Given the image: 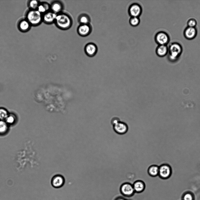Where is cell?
I'll list each match as a JSON object with an SVG mask.
<instances>
[{
    "mask_svg": "<svg viewBox=\"0 0 200 200\" xmlns=\"http://www.w3.org/2000/svg\"><path fill=\"white\" fill-rule=\"evenodd\" d=\"M172 173L170 166L167 164H162L159 166L158 176L162 179L169 178Z\"/></svg>",
    "mask_w": 200,
    "mask_h": 200,
    "instance_id": "7",
    "label": "cell"
},
{
    "mask_svg": "<svg viewBox=\"0 0 200 200\" xmlns=\"http://www.w3.org/2000/svg\"><path fill=\"white\" fill-rule=\"evenodd\" d=\"M115 200H127L126 199L122 197H118L116 198Z\"/></svg>",
    "mask_w": 200,
    "mask_h": 200,
    "instance_id": "28",
    "label": "cell"
},
{
    "mask_svg": "<svg viewBox=\"0 0 200 200\" xmlns=\"http://www.w3.org/2000/svg\"><path fill=\"white\" fill-rule=\"evenodd\" d=\"M37 9L43 14L50 10V4L46 2H40Z\"/></svg>",
    "mask_w": 200,
    "mask_h": 200,
    "instance_id": "17",
    "label": "cell"
},
{
    "mask_svg": "<svg viewBox=\"0 0 200 200\" xmlns=\"http://www.w3.org/2000/svg\"><path fill=\"white\" fill-rule=\"evenodd\" d=\"M197 34V31L195 27L187 26L184 29L183 35L185 38L188 40H192L196 37Z\"/></svg>",
    "mask_w": 200,
    "mask_h": 200,
    "instance_id": "11",
    "label": "cell"
},
{
    "mask_svg": "<svg viewBox=\"0 0 200 200\" xmlns=\"http://www.w3.org/2000/svg\"><path fill=\"white\" fill-rule=\"evenodd\" d=\"M57 14L50 10L43 14V21L47 24L54 23Z\"/></svg>",
    "mask_w": 200,
    "mask_h": 200,
    "instance_id": "13",
    "label": "cell"
},
{
    "mask_svg": "<svg viewBox=\"0 0 200 200\" xmlns=\"http://www.w3.org/2000/svg\"><path fill=\"white\" fill-rule=\"evenodd\" d=\"M120 190L122 194L126 197H131L135 193L133 184L129 182L122 184L120 186Z\"/></svg>",
    "mask_w": 200,
    "mask_h": 200,
    "instance_id": "6",
    "label": "cell"
},
{
    "mask_svg": "<svg viewBox=\"0 0 200 200\" xmlns=\"http://www.w3.org/2000/svg\"><path fill=\"white\" fill-rule=\"evenodd\" d=\"M111 123L114 131L118 134H123L128 130V127L127 124L121 121L118 117H113L111 119Z\"/></svg>",
    "mask_w": 200,
    "mask_h": 200,
    "instance_id": "3",
    "label": "cell"
},
{
    "mask_svg": "<svg viewBox=\"0 0 200 200\" xmlns=\"http://www.w3.org/2000/svg\"><path fill=\"white\" fill-rule=\"evenodd\" d=\"M64 7L63 3L60 1H54L50 4V10L57 14L63 11Z\"/></svg>",
    "mask_w": 200,
    "mask_h": 200,
    "instance_id": "14",
    "label": "cell"
},
{
    "mask_svg": "<svg viewBox=\"0 0 200 200\" xmlns=\"http://www.w3.org/2000/svg\"><path fill=\"white\" fill-rule=\"evenodd\" d=\"M159 166L156 165L150 166L148 169V172L151 177H155L158 175Z\"/></svg>",
    "mask_w": 200,
    "mask_h": 200,
    "instance_id": "19",
    "label": "cell"
},
{
    "mask_svg": "<svg viewBox=\"0 0 200 200\" xmlns=\"http://www.w3.org/2000/svg\"><path fill=\"white\" fill-rule=\"evenodd\" d=\"M65 183V179L62 175H57L54 176L52 178L51 184L52 186L55 188H59L62 187Z\"/></svg>",
    "mask_w": 200,
    "mask_h": 200,
    "instance_id": "10",
    "label": "cell"
},
{
    "mask_svg": "<svg viewBox=\"0 0 200 200\" xmlns=\"http://www.w3.org/2000/svg\"><path fill=\"white\" fill-rule=\"evenodd\" d=\"M54 23L58 28L67 30L72 26L73 20L70 15L63 11L57 14Z\"/></svg>",
    "mask_w": 200,
    "mask_h": 200,
    "instance_id": "1",
    "label": "cell"
},
{
    "mask_svg": "<svg viewBox=\"0 0 200 200\" xmlns=\"http://www.w3.org/2000/svg\"><path fill=\"white\" fill-rule=\"evenodd\" d=\"M84 50L87 55L89 57H93L96 54L98 48L96 45L94 43L89 42L86 45Z\"/></svg>",
    "mask_w": 200,
    "mask_h": 200,
    "instance_id": "12",
    "label": "cell"
},
{
    "mask_svg": "<svg viewBox=\"0 0 200 200\" xmlns=\"http://www.w3.org/2000/svg\"><path fill=\"white\" fill-rule=\"evenodd\" d=\"M187 26L191 27H195L197 23L196 20L194 18H191L187 22Z\"/></svg>",
    "mask_w": 200,
    "mask_h": 200,
    "instance_id": "24",
    "label": "cell"
},
{
    "mask_svg": "<svg viewBox=\"0 0 200 200\" xmlns=\"http://www.w3.org/2000/svg\"><path fill=\"white\" fill-rule=\"evenodd\" d=\"M6 122L3 121H0V133H3L6 132L8 127Z\"/></svg>",
    "mask_w": 200,
    "mask_h": 200,
    "instance_id": "22",
    "label": "cell"
},
{
    "mask_svg": "<svg viewBox=\"0 0 200 200\" xmlns=\"http://www.w3.org/2000/svg\"><path fill=\"white\" fill-rule=\"evenodd\" d=\"M142 9L141 6L136 3L132 4L128 9V13L131 17H138L141 14Z\"/></svg>",
    "mask_w": 200,
    "mask_h": 200,
    "instance_id": "8",
    "label": "cell"
},
{
    "mask_svg": "<svg viewBox=\"0 0 200 200\" xmlns=\"http://www.w3.org/2000/svg\"><path fill=\"white\" fill-rule=\"evenodd\" d=\"M27 20L30 25H38L43 21V14L37 9L31 10L27 13Z\"/></svg>",
    "mask_w": 200,
    "mask_h": 200,
    "instance_id": "4",
    "label": "cell"
},
{
    "mask_svg": "<svg viewBox=\"0 0 200 200\" xmlns=\"http://www.w3.org/2000/svg\"><path fill=\"white\" fill-rule=\"evenodd\" d=\"M140 22V19L138 17H131L129 20L130 24L133 27H136L138 25Z\"/></svg>",
    "mask_w": 200,
    "mask_h": 200,
    "instance_id": "21",
    "label": "cell"
},
{
    "mask_svg": "<svg viewBox=\"0 0 200 200\" xmlns=\"http://www.w3.org/2000/svg\"><path fill=\"white\" fill-rule=\"evenodd\" d=\"M169 35L164 31H160L156 33L155 40L158 45H167L170 41Z\"/></svg>",
    "mask_w": 200,
    "mask_h": 200,
    "instance_id": "5",
    "label": "cell"
},
{
    "mask_svg": "<svg viewBox=\"0 0 200 200\" xmlns=\"http://www.w3.org/2000/svg\"><path fill=\"white\" fill-rule=\"evenodd\" d=\"M40 3V2L38 1H31L29 3V6L32 9H37Z\"/></svg>",
    "mask_w": 200,
    "mask_h": 200,
    "instance_id": "23",
    "label": "cell"
},
{
    "mask_svg": "<svg viewBox=\"0 0 200 200\" xmlns=\"http://www.w3.org/2000/svg\"><path fill=\"white\" fill-rule=\"evenodd\" d=\"M30 25L27 19L23 20L20 22L19 24V28L21 31H26L29 29Z\"/></svg>",
    "mask_w": 200,
    "mask_h": 200,
    "instance_id": "20",
    "label": "cell"
},
{
    "mask_svg": "<svg viewBox=\"0 0 200 200\" xmlns=\"http://www.w3.org/2000/svg\"><path fill=\"white\" fill-rule=\"evenodd\" d=\"M133 185L135 192L137 193L142 192L146 188L145 183L141 180L135 181L133 183Z\"/></svg>",
    "mask_w": 200,
    "mask_h": 200,
    "instance_id": "15",
    "label": "cell"
},
{
    "mask_svg": "<svg viewBox=\"0 0 200 200\" xmlns=\"http://www.w3.org/2000/svg\"><path fill=\"white\" fill-rule=\"evenodd\" d=\"M183 200H194L193 195L190 193H186L183 196Z\"/></svg>",
    "mask_w": 200,
    "mask_h": 200,
    "instance_id": "26",
    "label": "cell"
},
{
    "mask_svg": "<svg viewBox=\"0 0 200 200\" xmlns=\"http://www.w3.org/2000/svg\"><path fill=\"white\" fill-rule=\"evenodd\" d=\"M92 30V27L90 23L80 24L77 28L78 34L82 37H86L89 35Z\"/></svg>",
    "mask_w": 200,
    "mask_h": 200,
    "instance_id": "9",
    "label": "cell"
},
{
    "mask_svg": "<svg viewBox=\"0 0 200 200\" xmlns=\"http://www.w3.org/2000/svg\"><path fill=\"white\" fill-rule=\"evenodd\" d=\"M157 55L160 57H163L168 53V47L167 45H158L156 49Z\"/></svg>",
    "mask_w": 200,
    "mask_h": 200,
    "instance_id": "16",
    "label": "cell"
},
{
    "mask_svg": "<svg viewBox=\"0 0 200 200\" xmlns=\"http://www.w3.org/2000/svg\"><path fill=\"white\" fill-rule=\"evenodd\" d=\"M78 21L80 24H87L90 23L91 18L88 14L82 13L78 17Z\"/></svg>",
    "mask_w": 200,
    "mask_h": 200,
    "instance_id": "18",
    "label": "cell"
},
{
    "mask_svg": "<svg viewBox=\"0 0 200 200\" xmlns=\"http://www.w3.org/2000/svg\"><path fill=\"white\" fill-rule=\"evenodd\" d=\"M6 123L12 124L15 121V119L14 116L12 115H10L7 116L6 119Z\"/></svg>",
    "mask_w": 200,
    "mask_h": 200,
    "instance_id": "27",
    "label": "cell"
},
{
    "mask_svg": "<svg viewBox=\"0 0 200 200\" xmlns=\"http://www.w3.org/2000/svg\"><path fill=\"white\" fill-rule=\"evenodd\" d=\"M168 59L170 62H174L178 60L183 51L182 45L177 42H173L169 45Z\"/></svg>",
    "mask_w": 200,
    "mask_h": 200,
    "instance_id": "2",
    "label": "cell"
},
{
    "mask_svg": "<svg viewBox=\"0 0 200 200\" xmlns=\"http://www.w3.org/2000/svg\"><path fill=\"white\" fill-rule=\"evenodd\" d=\"M8 116V113L6 110L4 109L0 108V119H6Z\"/></svg>",
    "mask_w": 200,
    "mask_h": 200,
    "instance_id": "25",
    "label": "cell"
}]
</instances>
